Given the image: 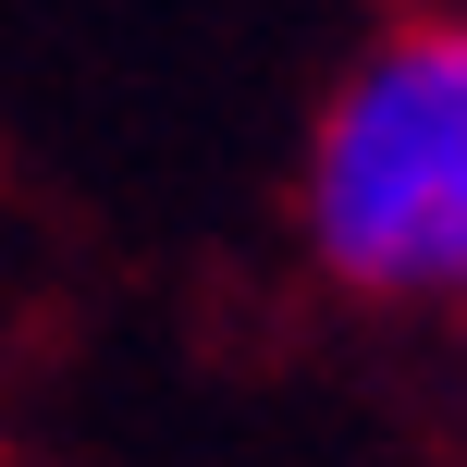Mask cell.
Segmentation results:
<instances>
[{"label": "cell", "mask_w": 467, "mask_h": 467, "mask_svg": "<svg viewBox=\"0 0 467 467\" xmlns=\"http://www.w3.org/2000/svg\"><path fill=\"white\" fill-rule=\"evenodd\" d=\"M307 246L345 296H467V13H419L307 136Z\"/></svg>", "instance_id": "1"}]
</instances>
